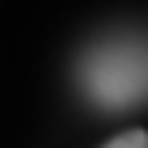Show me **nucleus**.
<instances>
[{
  "label": "nucleus",
  "mask_w": 148,
  "mask_h": 148,
  "mask_svg": "<svg viewBox=\"0 0 148 148\" xmlns=\"http://www.w3.org/2000/svg\"><path fill=\"white\" fill-rule=\"evenodd\" d=\"M72 76L79 98L98 112H130L148 105V33H101L79 51Z\"/></svg>",
  "instance_id": "f257e3e1"
},
{
  "label": "nucleus",
  "mask_w": 148,
  "mask_h": 148,
  "mask_svg": "<svg viewBox=\"0 0 148 148\" xmlns=\"http://www.w3.org/2000/svg\"><path fill=\"white\" fill-rule=\"evenodd\" d=\"M105 148H148V134L145 130H127V134L112 137Z\"/></svg>",
  "instance_id": "f03ea898"
}]
</instances>
